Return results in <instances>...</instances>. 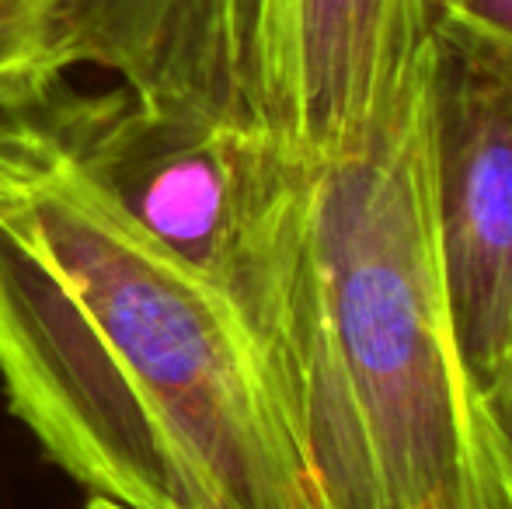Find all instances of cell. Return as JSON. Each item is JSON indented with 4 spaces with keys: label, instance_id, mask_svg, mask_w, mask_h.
Segmentation results:
<instances>
[{
    "label": "cell",
    "instance_id": "9c48e42d",
    "mask_svg": "<svg viewBox=\"0 0 512 509\" xmlns=\"http://www.w3.org/2000/svg\"><path fill=\"white\" fill-rule=\"evenodd\" d=\"M88 509H129V506H119V503H112V499H102V496H91Z\"/></svg>",
    "mask_w": 512,
    "mask_h": 509
},
{
    "label": "cell",
    "instance_id": "52a82bcc",
    "mask_svg": "<svg viewBox=\"0 0 512 509\" xmlns=\"http://www.w3.org/2000/svg\"><path fill=\"white\" fill-rule=\"evenodd\" d=\"M439 21L512 60V0H457L439 11Z\"/></svg>",
    "mask_w": 512,
    "mask_h": 509
},
{
    "label": "cell",
    "instance_id": "6da1fadb",
    "mask_svg": "<svg viewBox=\"0 0 512 509\" xmlns=\"http://www.w3.org/2000/svg\"><path fill=\"white\" fill-rule=\"evenodd\" d=\"M0 387L91 496L129 509H310L255 339L70 161L0 112Z\"/></svg>",
    "mask_w": 512,
    "mask_h": 509
},
{
    "label": "cell",
    "instance_id": "8fae6325",
    "mask_svg": "<svg viewBox=\"0 0 512 509\" xmlns=\"http://www.w3.org/2000/svg\"><path fill=\"white\" fill-rule=\"evenodd\" d=\"M506 353H509V349H506Z\"/></svg>",
    "mask_w": 512,
    "mask_h": 509
},
{
    "label": "cell",
    "instance_id": "7a4b0ae2",
    "mask_svg": "<svg viewBox=\"0 0 512 509\" xmlns=\"http://www.w3.org/2000/svg\"><path fill=\"white\" fill-rule=\"evenodd\" d=\"M429 70L352 154L286 161L234 293L310 509H512L446 304Z\"/></svg>",
    "mask_w": 512,
    "mask_h": 509
},
{
    "label": "cell",
    "instance_id": "5b68a950",
    "mask_svg": "<svg viewBox=\"0 0 512 509\" xmlns=\"http://www.w3.org/2000/svg\"><path fill=\"white\" fill-rule=\"evenodd\" d=\"M429 182L446 304L485 387L512 346V60L436 21Z\"/></svg>",
    "mask_w": 512,
    "mask_h": 509
},
{
    "label": "cell",
    "instance_id": "ba28073f",
    "mask_svg": "<svg viewBox=\"0 0 512 509\" xmlns=\"http://www.w3.org/2000/svg\"><path fill=\"white\" fill-rule=\"evenodd\" d=\"M481 405H485V415L492 422V433L499 440V450L512 475V346L495 363V370L488 374L485 387H481Z\"/></svg>",
    "mask_w": 512,
    "mask_h": 509
},
{
    "label": "cell",
    "instance_id": "30bf717a",
    "mask_svg": "<svg viewBox=\"0 0 512 509\" xmlns=\"http://www.w3.org/2000/svg\"><path fill=\"white\" fill-rule=\"evenodd\" d=\"M450 4H457V0H439V11H443V7H450Z\"/></svg>",
    "mask_w": 512,
    "mask_h": 509
},
{
    "label": "cell",
    "instance_id": "3957f363",
    "mask_svg": "<svg viewBox=\"0 0 512 509\" xmlns=\"http://www.w3.org/2000/svg\"><path fill=\"white\" fill-rule=\"evenodd\" d=\"M439 0H84L81 67L304 161L352 154L422 77Z\"/></svg>",
    "mask_w": 512,
    "mask_h": 509
},
{
    "label": "cell",
    "instance_id": "277c9868",
    "mask_svg": "<svg viewBox=\"0 0 512 509\" xmlns=\"http://www.w3.org/2000/svg\"><path fill=\"white\" fill-rule=\"evenodd\" d=\"M28 112L108 203L234 304L293 154L164 109L122 81L84 91L63 77Z\"/></svg>",
    "mask_w": 512,
    "mask_h": 509
},
{
    "label": "cell",
    "instance_id": "8992f818",
    "mask_svg": "<svg viewBox=\"0 0 512 509\" xmlns=\"http://www.w3.org/2000/svg\"><path fill=\"white\" fill-rule=\"evenodd\" d=\"M84 0H0V112L46 95L81 67Z\"/></svg>",
    "mask_w": 512,
    "mask_h": 509
}]
</instances>
